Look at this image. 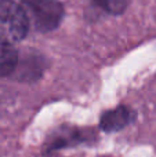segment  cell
<instances>
[{
	"label": "cell",
	"instance_id": "obj_1",
	"mask_svg": "<svg viewBox=\"0 0 156 157\" xmlns=\"http://www.w3.org/2000/svg\"><path fill=\"white\" fill-rule=\"evenodd\" d=\"M21 7L29 26L39 32L55 29L64 15V8L57 0H22Z\"/></svg>",
	"mask_w": 156,
	"mask_h": 157
},
{
	"label": "cell",
	"instance_id": "obj_2",
	"mask_svg": "<svg viewBox=\"0 0 156 157\" xmlns=\"http://www.w3.org/2000/svg\"><path fill=\"white\" fill-rule=\"evenodd\" d=\"M29 29L26 15L19 4L0 0V39L14 43L24 39Z\"/></svg>",
	"mask_w": 156,
	"mask_h": 157
},
{
	"label": "cell",
	"instance_id": "obj_3",
	"mask_svg": "<svg viewBox=\"0 0 156 157\" xmlns=\"http://www.w3.org/2000/svg\"><path fill=\"white\" fill-rule=\"evenodd\" d=\"M134 119V113L126 106H119V108L109 110L102 114L101 117V128L104 131H118L120 128L126 127L131 120Z\"/></svg>",
	"mask_w": 156,
	"mask_h": 157
},
{
	"label": "cell",
	"instance_id": "obj_4",
	"mask_svg": "<svg viewBox=\"0 0 156 157\" xmlns=\"http://www.w3.org/2000/svg\"><path fill=\"white\" fill-rule=\"evenodd\" d=\"M18 63V54L13 44L0 39V77L13 73Z\"/></svg>",
	"mask_w": 156,
	"mask_h": 157
},
{
	"label": "cell",
	"instance_id": "obj_5",
	"mask_svg": "<svg viewBox=\"0 0 156 157\" xmlns=\"http://www.w3.org/2000/svg\"><path fill=\"white\" fill-rule=\"evenodd\" d=\"M105 11L111 14H122L127 8L130 0H96Z\"/></svg>",
	"mask_w": 156,
	"mask_h": 157
}]
</instances>
